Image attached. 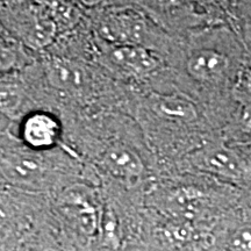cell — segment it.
Wrapping results in <instances>:
<instances>
[{"label": "cell", "mask_w": 251, "mask_h": 251, "mask_svg": "<svg viewBox=\"0 0 251 251\" xmlns=\"http://www.w3.org/2000/svg\"><path fill=\"white\" fill-rule=\"evenodd\" d=\"M24 102V92L13 81H0V113L9 118L17 117Z\"/></svg>", "instance_id": "obj_11"}, {"label": "cell", "mask_w": 251, "mask_h": 251, "mask_svg": "<svg viewBox=\"0 0 251 251\" xmlns=\"http://www.w3.org/2000/svg\"><path fill=\"white\" fill-rule=\"evenodd\" d=\"M17 54L13 48L0 41V72L8 71L17 64Z\"/></svg>", "instance_id": "obj_13"}, {"label": "cell", "mask_w": 251, "mask_h": 251, "mask_svg": "<svg viewBox=\"0 0 251 251\" xmlns=\"http://www.w3.org/2000/svg\"><path fill=\"white\" fill-rule=\"evenodd\" d=\"M200 168L213 174L231 179H237L243 174V168L237 155L225 147H208L197 157Z\"/></svg>", "instance_id": "obj_3"}, {"label": "cell", "mask_w": 251, "mask_h": 251, "mask_svg": "<svg viewBox=\"0 0 251 251\" xmlns=\"http://www.w3.org/2000/svg\"><path fill=\"white\" fill-rule=\"evenodd\" d=\"M68 211L72 218L76 220L78 227L85 234L92 235L96 233L98 226V215L96 209L89 202L76 199L75 201H69Z\"/></svg>", "instance_id": "obj_12"}, {"label": "cell", "mask_w": 251, "mask_h": 251, "mask_svg": "<svg viewBox=\"0 0 251 251\" xmlns=\"http://www.w3.org/2000/svg\"><path fill=\"white\" fill-rule=\"evenodd\" d=\"M228 68V59L224 54L212 49H200L191 54L187 70L200 80H214L224 75Z\"/></svg>", "instance_id": "obj_6"}, {"label": "cell", "mask_w": 251, "mask_h": 251, "mask_svg": "<svg viewBox=\"0 0 251 251\" xmlns=\"http://www.w3.org/2000/svg\"><path fill=\"white\" fill-rule=\"evenodd\" d=\"M161 1V4L163 5H166V6H175V5H178L180 4L183 0H159Z\"/></svg>", "instance_id": "obj_15"}, {"label": "cell", "mask_w": 251, "mask_h": 251, "mask_svg": "<svg viewBox=\"0 0 251 251\" xmlns=\"http://www.w3.org/2000/svg\"><path fill=\"white\" fill-rule=\"evenodd\" d=\"M47 75L51 85L57 89L71 90L77 89L81 85L83 75L76 65L70 62L54 59L47 67Z\"/></svg>", "instance_id": "obj_8"}, {"label": "cell", "mask_w": 251, "mask_h": 251, "mask_svg": "<svg viewBox=\"0 0 251 251\" xmlns=\"http://www.w3.org/2000/svg\"><path fill=\"white\" fill-rule=\"evenodd\" d=\"M61 135V126L54 115L46 112H34L25 118L21 126V137L28 148L47 150L52 148Z\"/></svg>", "instance_id": "obj_2"}, {"label": "cell", "mask_w": 251, "mask_h": 251, "mask_svg": "<svg viewBox=\"0 0 251 251\" xmlns=\"http://www.w3.org/2000/svg\"><path fill=\"white\" fill-rule=\"evenodd\" d=\"M21 251H49V250L43 249V248H41V247L29 246V247H26V248H25V249H23Z\"/></svg>", "instance_id": "obj_16"}, {"label": "cell", "mask_w": 251, "mask_h": 251, "mask_svg": "<svg viewBox=\"0 0 251 251\" xmlns=\"http://www.w3.org/2000/svg\"><path fill=\"white\" fill-rule=\"evenodd\" d=\"M114 65L126 72L144 75L157 67V59L147 49L135 45H121L115 47L109 54Z\"/></svg>", "instance_id": "obj_5"}, {"label": "cell", "mask_w": 251, "mask_h": 251, "mask_svg": "<svg viewBox=\"0 0 251 251\" xmlns=\"http://www.w3.org/2000/svg\"><path fill=\"white\" fill-rule=\"evenodd\" d=\"M100 1H101V0H80V2H83V4L86 6H94L99 4Z\"/></svg>", "instance_id": "obj_17"}, {"label": "cell", "mask_w": 251, "mask_h": 251, "mask_svg": "<svg viewBox=\"0 0 251 251\" xmlns=\"http://www.w3.org/2000/svg\"><path fill=\"white\" fill-rule=\"evenodd\" d=\"M12 218V212L9 205L5 199L0 197V228H2L7 224V221Z\"/></svg>", "instance_id": "obj_14"}, {"label": "cell", "mask_w": 251, "mask_h": 251, "mask_svg": "<svg viewBox=\"0 0 251 251\" xmlns=\"http://www.w3.org/2000/svg\"><path fill=\"white\" fill-rule=\"evenodd\" d=\"M103 163L113 176L131 184L136 183L144 172L140 157L125 147L115 146L108 149L103 157Z\"/></svg>", "instance_id": "obj_4"}, {"label": "cell", "mask_w": 251, "mask_h": 251, "mask_svg": "<svg viewBox=\"0 0 251 251\" xmlns=\"http://www.w3.org/2000/svg\"><path fill=\"white\" fill-rule=\"evenodd\" d=\"M153 108L163 117L174 120L191 121L197 118L194 105L187 99L178 96H157Z\"/></svg>", "instance_id": "obj_7"}, {"label": "cell", "mask_w": 251, "mask_h": 251, "mask_svg": "<svg viewBox=\"0 0 251 251\" xmlns=\"http://www.w3.org/2000/svg\"><path fill=\"white\" fill-rule=\"evenodd\" d=\"M56 24L51 19L36 18L25 28L23 37L25 42L34 49L45 48L52 42L56 35Z\"/></svg>", "instance_id": "obj_10"}, {"label": "cell", "mask_w": 251, "mask_h": 251, "mask_svg": "<svg viewBox=\"0 0 251 251\" xmlns=\"http://www.w3.org/2000/svg\"><path fill=\"white\" fill-rule=\"evenodd\" d=\"M102 31L108 39L131 45V42L139 41L141 26L135 19L127 15H114L105 21L102 25Z\"/></svg>", "instance_id": "obj_9"}, {"label": "cell", "mask_w": 251, "mask_h": 251, "mask_svg": "<svg viewBox=\"0 0 251 251\" xmlns=\"http://www.w3.org/2000/svg\"><path fill=\"white\" fill-rule=\"evenodd\" d=\"M0 170L7 180L23 186H35L42 181L46 168L33 153L14 151L0 159Z\"/></svg>", "instance_id": "obj_1"}]
</instances>
